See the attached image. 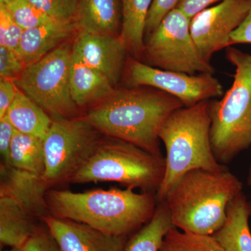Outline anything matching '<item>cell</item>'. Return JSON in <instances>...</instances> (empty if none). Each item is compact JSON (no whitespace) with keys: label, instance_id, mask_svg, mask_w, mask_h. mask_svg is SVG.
Instances as JSON below:
<instances>
[{"label":"cell","instance_id":"6da1fadb","mask_svg":"<svg viewBox=\"0 0 251 251\" xmlns=\"http://www.w3.org/2000/svg\"><path fill=\"white\" fill-rule=\"evenodd\" d=\"M145 87L115 90L86 117L101 134L163 158L159 146L162 126L173 112L185 106L163 91Z\"/></svg>","mask_w":251,"mask_h":251},{"label":"cell","instance_id":"7a4b0ae2","mask_svg":"<svg viewBox=\"0 0 251 251\" xmlns=\"http://www.w3.org/2000/svg\"><path fill=\"white\" fill-rule=\"evenodd\" d=\"M125 190H95L82 193L49 190L50 214L72 220L115 236H127L148 224L156 209V196Z\"/></svg>","mask_w":251,"mask_h":251},{"label":"cell","instance_id":"3957f363","mask_svg":"<svg viewBox=\"0 0 251 251\" xmlns=\"http://www.w3.org/2000/svg\"><path fill=\"white\" fill-rule=\"evenodd\" d=\"M243 185L227 169L193 170L172 186L162 202L174 227L190 233L213 235L227 219L229 204L242 193Z\"/></svg>","mask_w":251,"mask_h":251},{"label":"cell","instance_id":"277c9868","mask_svg":"<svg viewBox=\"0 0 251 251\" xmlns=\"http://www.w3.org/2000/svg\"><path fill=\"white\" fill-rule=\"evenodd\" d=\"M211 120L209 100L175 110L168 117L159 132V139L166 150L165 173L156 191L158 202L188 172L202 169H226L216 159L210 139Z\"/></svg>","mask_w":251,"mask_h":251},{"label":"cell","instance_id":"5b68a950","mask_svg":"<svg viewBox=\"0 0 251 251\" xmlns=\"http://www.w3.org/2000/svg\"><path fill=\"white\" fill-rule=\"evenodd\" d=\"M226 58L235 68L230 88L209 100L213 151L221 164L251 146V54L229 47Z\"/></svg>","mask_w":251,"mask_h":251},{"label":"cell","instance_id":"8992f818","mask_svg":"<svg viewBox=\"0 0 251 251\" xmlns=\"http://www.w3.org/2000/svg\"><path fill=\"white\" fill-rule=\"evenodd\" d=\"M165 168V158L154 156L133 144L110 138L100 142L68 182L113 181L126 188L151 192L159 187Z\"/></svg>","mask_w":251,"mask_h":251},{"label":"cell","instance_id":"52a82bcc","mask_svg":"<svg viewBox=\"0 0 251 251\" xmlns=\"http://www.w3.org/2000/svg\"><path fill=\"white\" fill-rule=\"evenodd\" d=\"M72 46L64 43L31 64L14 80L18 89L52 120L74 118L78 107L71 93Z\"/></svg>","mask_w":251,"mask_h":251},{"label":"cell","instance_id":"ba28073f","mask_svg":"<svg viewBox=\"0 0 251 251\" xmlns=\"http://www.w3.org/2000/svg\"><path fill=\"white\" fill-rule=\"evenodd\" d=\"M191 19L177 8L172 10L147 37L143 55L145 64L163 70L189 75L215 74L193 40Z\"/></svg>","mask_w":251,"mask_h":251},{"label":"cell","instance_id":"9c48e42d","mask_svg":"<svg viewBox=\"0 0 251 251\" xmlns=\"http://www.w3.org/2000/svg\"><path fill=\"white\" fill-rule=\"evenodd\" d=\"M100 134L86 117L53 120L44 140L46 169L42 177L49 190L68 182L85 164L101 141Z\"/></svg>","mask_w":251,"mask_h":251},{"label":"cell","instance_id":"30bf717a","mask_svg":"<svg viewBox=\"0 0 251 251\" xmlns=\"http://www.w3.org/2000/svg\"><path fill=\"white\" fill-rule=\"evenodd\" d=\"M127 85L130 87H150L163 91L179 99L185 107L219 98L224 95L222 84L214 75L163 70L148 65L134 57L125 64Z\"/></svg>","mask_w":251,"mask_h":251},{"label":"cell","instance_id":"8fae6325","mask_svg":"<svg viewBox=\"0 0 251 251\" xmlns=\"http://www.w3.org/2000/svg\"><path fill=\"white\" fill-rule=\"evenodd\" d=\"M251 0H224L203 10L191 20L193 40L207 62L213 54L229 47L231 34L247 17Z\"/></svg>","mask_w":251,"mask_h":251},{"label":"cell","instance_id":"7c38bea8","mask_svg":"<svg viewBox=\"0 0 251 251\" xmlns=\"http://www.w3.org/2000/svg\"><path fill=\"white\" fill-rule=\"evenodd\" d=\"M61 251H124L126 236L105 233L87 225L49 214L41 220Z\"/></svg>","mask_w":251,"mask_h":251},{"label":"cell","instance_id":"4fadbf2b","mask_svg":"<svg viewBox=\"0 0 251 251\" xmlns=\"http://www.w3.org/2000/svg\"><path fill=\"white\" fill-rule=\"evenodd\" d=\"M72 50L81 62L108 77L112 85L118 82L127 52L120 37L79 31Z\"/></svg>","mask_w":251,"mask_h":251},{"label":"cell","instance_id":"5bb4252c","mask_svg":"<svg viewBox=\"0 0 251 251\" xmlns=\"http://www.w3.org/2000/svg\"><path fill=\"white\" fill-rule=\"evenodd\" d=\"M0 197L14 200L34 219L50 214L46 195L49 188L42 176L1 163Z\"/></svg>","mask_w":251,"mask_h":251},{"label":"cell","instance_id":"9a60e30c","mask_svg":"<svg viewBox=\"0 0 251 251\" xmlns=\"http://www.w3.org/2000/svg\"><path fill=\"white\" fill-rule=\"evenodd\" d=\"M75 21L52 20L38 27L23 31L19 54L25 65L43 58L64 44L75 29Z\"/></svg>","mask_w":251,"mask_h":251},{"label":"cell","instance_id":"2e32d148","mask_svg":"<svg viewBox=\"0 0 251 251\" xmlns=\"http://www.w3.org/2000/svg\"><path fill=\"white\" fill-rule=\"evenodd\" d=\"M121 15L119 0H78L75 22L79 31L119 37Z\"/></svg>","mask_w":251,"mask_h":251},{"label":"cell","instance_id":"e0dca14e","mask_svg":"<svg viewBox=\"0 0 251 251\" xmlns=\"http://www.w3.org/2000/svg\"><path fill=\"white\" fill-rule=\"evenodd\" d=\"M70 83L73 100L78 108L100 103L115 90L108 77L85 65L74 53Z\"/></svg>","mask_w":251,"mask_h":251},{"label":"cell","instance_id":"ac0fdd59","mask_svg":"<svg viewBox=\"0 0 251 251\" xmlns=\"http://www.w3.org/2000/svg\"><path fill=\"white\" fill-rule=\"evenodd\" d=\"M251 202L243 193L229 204L227 219L214 238L224 251H251Z\"/></svg>","mask_w":251,"mask_h":251},{"label":"cell","instance_id":"d6986e66","mask_svg":"<svg viewBox=\"0 0 251 251\" xmlns=\"http://www.w3.org/2000/svg\"><path fill=\"white\" fill-rule=\"evenodd\" d=\"M34 218L16 201L0 197V242L2 246L23 249L37 227Z\"/></svg>","mask_w":251,"mask_h":251},{"label":"cell","instance_id":"ffe728a7","mask_svg":"<svg viewBox=\"0 0 251 251\" xmlns=\"http://www.w3.org/2000/svg\"><path fill=\"white\" fill-rule=\"evenodd\" d=\"M152 2L153 0H121L122 21L119 37L127 52L137 59L143 55L147 20Z\"/></svg>","mask_w":251,"mask_h":251},{"label":"cell","instance_id":"44dd1931","mask_svg":"<svg viewBox=\"0 0 251 251\" xmlns=\"http://www.w3.org/2000/svg\"><path fill=\"white\" fill-rule=\"evenodd\" d=\"M5 115L18 131L42 140L45 139L53 122L47 112L19 89Z\"/></svg>","mask_w":251,"mask_h":251},{"label":"cell","instance_id":"7402d4cb","mask_svg":"<svg viewBox=\"0 0 251 251\" xmlns=\"http://www.w3.org/2000/svg\"><path fill=\"white\" fill-rule=\"evenodd\" d=\"M6 165L43 176L46 169L44 140L15 130Z\"/></svg>","mask_w":251,"mask_h":251},{"label":"cell","instance_id":"603a6c76","mask_svg":"<svg viewBox=\"0 0 251 251\" xmlns=\"http://www.w3.org/2000/svg\"><path fill=\"white\" fill-rule=\"evenodd\" d=\"M173 227L166 204L158 202L153 217L127 241L124 251H159L165 236Z\"/></svg>","mask_w":251,"mask_h":251},{"label":"cell","instance_id":"cb8c5ba5","mask_svg":"<svg viewBox=\"0 0 251 251\" xmlns=\"http://www.w3.org/2000/svg\"><path fill=\"white\" fill-rule=\"evenodd\" d=\"M159 251H224L213 235H201L172 227Z\"/></svg>","mask_w":251,"mask_h":251},{"label":"cell","instance_id":"d4e9b609","mask_svg":"<svg viewBox=\"0 0 251 251\" xmlns=\"http://www.w3.org/2000/svg\"><path fill=\"white\" fill-rule=\"evenodd\" d=\"M4 4L16 23L24 31L54 20L31 4L29 0H16Z\"/></svg>","mask_w":251,"mask_h":251},{"label":"cell","instance_id":"484cf974","mask_svg":"<svg viewBox=\"0 0 251 251\" xmlns=\"http://www.w3.org/2000/svg\"><path fill=\"white\" fill-rule=\"evenodd\" d=\"M36 7L54 20L75 21L78 0H29Z\"/></svg>","mask_w":251,"mask_h":251},{"label":"cell","instance_id":"4316f807","mask_svg":"<svg viewBox=\"0 0 251 251\" xmlns=\"http://www.w3.org/2000/svg\"><path fill=\"white\" fill-rule=\"evenodd\" d=\"M23 31L6 6L0 3V46H4L19 54L20 43Z\"/></svg>","mask_w":251,"mask_h":251},{"label":"cell","instance_id":"83f0119b","mask_svg":"<svg viewBox=\"0 0 251 251\" xmlns=\"http://www.w3.org/2000/svg\"><path fill=\"white\" fill-rule=\"evenodd\" d=\"M25 66L18 52L4 46H0L1 78L16 80L22 74Z\"/></svg>","mask_w":251,"mask_h":251},{"label":"cell","instance_id":"f1b7e54d","mask_svg":"<svg viewBox=\"0 0 251 251\" xmlns=\"http://www.w3.org/2000/svg\"><path fill=\"white\" fill-rule=\"evenodd\" d=\"M179 1L180 0H153L145 28V34L147 36L150 35L158 27L162 20L170 11L176 8Z\"/></svg>","mask_w":251,"mask_h":251},{"label":"cell","instance_id":"f546056e","mask_svg":"<svg viewBox=\"0 0 251 251\" xmlns=\"http://www.w3.org/2000/svg\"><path fill=\"white\" fill-rule=\"evenodd\" d=\"M23 251H61L49 229L36 228L34 233L29 238Z\"/></svg>","mask_w":251,"mask_h":251},{"label":"cell","instance_id":"4dcf8cb0","mask_svg":"<svg viewBox=\"0 0 251 251\" xmlns=\"http://www.w3.org/2000/svg\"><path fill=\"white\" fill-rule=\"evenodd\" d=\"M15 128L6 115L0 118V153L2 163L8 164L10 148L15 133Z\"/></svg>","mask_w":251,"mask_h":251},{"label":"cell","instance_id":"1f68e13d","mask_svg":"<svg viewBox=\"0 0 251 251\" xmlns=\"http://www.w3.org/2000/svg\"><path fill=\"white\" fill-rule=\"evenodd\" d=\"M18 87L14 80L8 78L0 79V118L6 115L8 109L14 102Z\"/></svg>","mask_w":251,"mask_h":251},{"label":"cell","instance_id":"d6a6232c","mask_svg":"<svg viewBox=\"0 0 251 251\" xmlns=\"http://www.w3.org/2000/svg\"><path fill=\"white\" fill-rule=\"evenodd\" d=\"M224 0H180L176 8L182 11L188 18L192 19L203 10L218 4Z\"/></svg>","mask_w":251,"mask_h":251},{"label":"cell","instance_id":"836d02e7","mask_svg":"<svg viewBox=\"0 0 251 251\" xmlns=\"http://www.w3.org/2000/svg\"><path fill=\"white\" fill-rule=\"evenodd\" d=\"M242 44H251V7L247 17L229 38V47Z\"/></svg>","mask_w":251,"mask_h":251},{"label":"cell","instance_id":"e575fe53","mask_svg":"<svg viewBox=\"0 0 251 251\" xmlns=\"http://www.w3.org/2000/svg\"><path fill=\"white\" fill-rule=\"evenodd\" d=\"M247 184L249 185V186H251V165L250 169H249V175H248Z\"/></svg>","mask_w":251,"mask_h":251},{"label":"cell","instance_id":"d590c367","mask_svg":"<svg viewBox=\"0 0 251 251\" xmlns=\"http://www.w3.org/2000/svg\"><path fill=\"white\" fill-rule=\"evenodd\" d=\"M3 251H23V249H18V248H10L9 250Z\"/></svg>","mask_w":251,"mask_h":251},{"label":"cell","instance_id":"8d00e7d4","mask_svg":"<svg viewBox=\"0 0 251 251\" xmlns=\"http://www.w3.org/2000/svg\"><path fill=\"white\" fill-rule=\"evenodd\" d=\"M16 1V0H0V3L3 4H8V3L12 2V1Z\"/></svg>","mask_w":251,"mask_h":251}]
</instances>
